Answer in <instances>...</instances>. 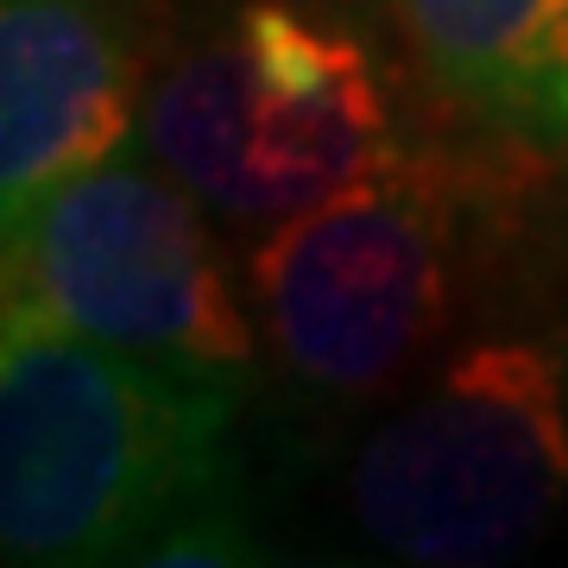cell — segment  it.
Returning a JSON list of instances; mask_svg holds the SVG:
<instances>
[{
  "label": "cell",
  "mask_w": 568,
  "mask_h": 568,
  "mask_svg": "<svg viewBox=\"0 0 568 568\" xmlns=\"http://www.w3.org/2000/svg\"><path fill=\"white\" fill-rule=\"evenodd\" d=\"M164 0H0V234L140 140Z\"/></svg>",
  "instance_id": "obj_6"
},
{
  "label": "cell",
  "mask_w": 568,
  "mask_h": 568,
  "mask_svg": "<svg viewBox=\"0 0 568 568\" xmlns=\"http://www.w3.org/2000/svg\"><path fill=\"white\" fill-rule=\"evenodd\" d=\"M530 171L549 164L493 133H405L366 178L272 222L246 253L265 373L310 410L398 392L455 335Z\"/></svg>",
  "instance_id": "obj_1"
},
{
  "label": "cell",
  "mask_w": 568,
  "mask_h": 568,
  "mask_svg": "<svg viewBox=\"0 0 568 568\" xmlns=\"http://www.w3.org/2000/svg\"><path fill=\"white\" fill-rule=\"evenodd\" d=\"M0 328H70L145 361L265 379L209 203L140 140L0 234Z\"/></svg>",
  "instance_id": "obj_5"
},
{
  "label": "cell",
  "mask_w": 568,
  "mask_h": 568,
  "mask_svg": "<svg viewBox=\"0 0 568 568\" xmlns=\"http://www.w3.org/2000/svg\"><path fill=\"white\" fill-rule=\"evenodd\" d=\"M568 493V347L556 335L462 342L347 467L366 544L417 568L506 562Z\"/></svg>",
  "instance_id": "obj_4"
},
{
  "label": "cell",
  "mask_w": 568,
  "mask_h": 568,
  "mask_svg": "<svg viewBox=\"0 0 568 568\" xmlns=\"http://www.w3.org/2000/svg\"><path fill=\"white\" fill-rule=\"evenodd\" d=\"M398 82L347 0H183L140 145L234 227H272L398 152Z\"/></svg>",
  "instance_id": "obj_3"
},
{
  "label": "cell",
  "mask_w": 568,
  "mask_h": 568,
  "mask_svg": "<svg viewBox=\"0 0 568 568\" xmlns=\"http://www.w3.org/2000/svg\"><path fill=\"white\" fill-rule=\"evenodd\" d=\"M246 392L70 328H0V562H145L190 511L241 499Z\"/></svg>",
  "instance_id": "obj_2"
},
{
  "label": "cell",
  "mask_w": 568,
  "mask_h": 568,
  "mask_svg": "<svg viewBox=\"0 0 568 568\" xmlns=\"http://www.w3.org/2000/svg\"><path fill=\"white\" fill-rule=\"evenodd\" d=\"M392 20L455 121L568 178V0H392Z\"/></svg>",
  "instance_id": "obj_7"
}]
</instances>
